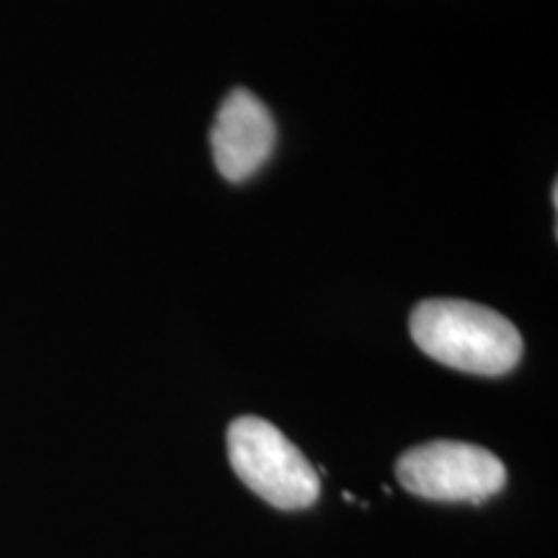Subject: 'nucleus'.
<instances>
[{
    "mask_svg": "<svg viewBox=\"0 0 558 558\" xmlns=\"http://www.w3.org/2000/svg\"><path fill=\"white\" fill-rule=\"evenodd\" d=\"M414 344L439 365L471 375H505L522 357V337L512 320L471 300L435 298L411 311Z\"/></svg>",
    "mask_w": 558,
    "mask_h": 558,
    "instance_id": "nucleus-1",
    "label": "nucleus"
},
{
    "mask_svg": "<svg viewBox=\"0 0 558 558\" xmlns=\"http://www.w3.org/2000/svg\"><path fill=\"white\" fill-rule=\"evenodd\" d=\"M228 458L235 476L271 507L295 512L316 505V469L267 418H235L228 427Z\"/></svg>",
    "mask_w": 558,
    "mask_h": 558,
    "instance_id": "nucleus-2",
    "label": "nucleus"
},
{
    "mask_svg": "<svg viewBox=\"0 0 558 558\" xmlns=\"http://www.w3.org/2000/svg\"><path fill=\"white\" fill-rule=\"evenodd\" d=\"M399 484L418 499L481 505L507 484L505 463L471 442L435 439L403 452L396 463Z\"/></svg>",
    "mask_w": 558,
    "mask_h": 558,
    "instance_id": "nucleus-3",
    "label": "nucleus"
},
{
    "mask_svg": "<svg viewBox=\"0 0 558 558\" xmlns=\"http://www.w3.org/2000/svg\"><path fill=\"white\" fill-rule=\"evenodd\" d=\"M209 143L215 169L222 173V179L241 184L254 177L275 153V117L259 96L246 88H233L218 109Z\"/></svg>",
    "mask_w": 558,
    "mask_h": 558,
    "instance_id": "nucleus-4",
    "label": "nucleus"
}]
</instances>
